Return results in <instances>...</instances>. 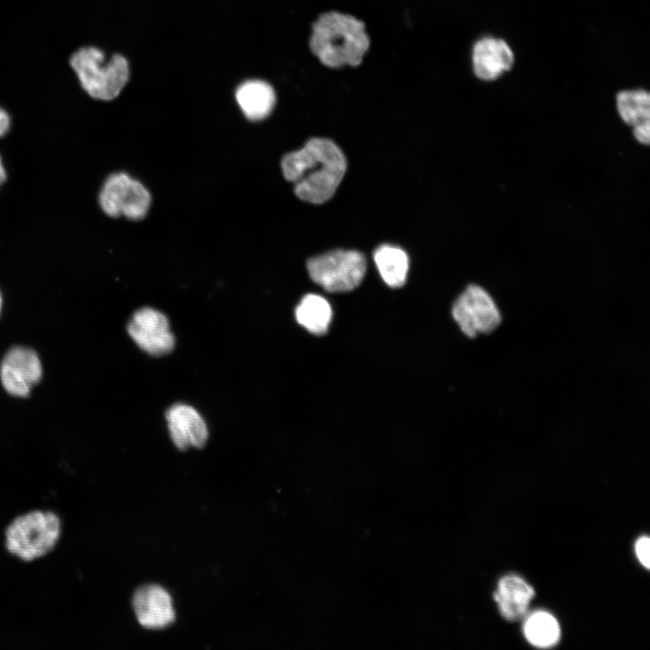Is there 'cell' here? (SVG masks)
<instances>
[{
    "instance_id": "cell-1",
    "label": "cell",
    "mask_w": 650,
    "mask_h": 650,
    "mask_svg": "<svg viewBox=\"0 0 650 650\" xmlns=\"http://www.w3.org/2000/svg\"><path fill=\"white\" fill-rule=\"evenodd\" d=\"M284 178L293 183L302 200L320 204L329 200L339 187L347 169L345 155L327 138H311L302 148L282 159Z\"/></svg>"
},
{
    "instance_id": "cell-2",
    "label": "cell",
    "mask_w": 650,
    "mask_h": 650,
    "mask_svg": "<svg viewBox=\"0 0 650 650\" xmlns=\"http://www.w3.org/2000/svg\"><path fill=\"white\" fill-rule=\"evenodd\" d=\"M310 47L327 67L358 66L369 47V38L361 21L346 14L329 12L313 23Z\"/></svg>"
},
{
    "instance_id": "cell-3",
    "label": "cell",
    "mask_w": 650,
    "mask_h": 650,
    "mask_svg": "<svg viewBox=\"0 0 650 650\" xmlns=\"http://www.w3.org/2000/svg\"><path fill=\"white\" fill-rule=\"evenodd\" d=\"M69 64L81 88L90 98L103 101L115 99L130 76L128 61L123 55L116 53L107 60L104 51L95 46L74 51Z\"/></svg>"
},
{
    "instance_id": "cell-4",
    "label": "cell",
    "mask_w": 650,
    "mask_h": 650,
    "mask_svg": "<svg viewBox=\"0 0 650 650\" xmlns=\"http://www.w3.org/2000/svg\"><path fill=\"white\" fill-rule=\"evenodd\" d=\"M60 534V521L57 515L33 511L17 517L7 527L5 544L10 553L29 562L53 549Z\"/></svg>"
},
{
    "instance_id": "cell-5",
    "label": "cell",
    "mask_w": 650,
    "mask_h": 650,
    "mask_svg": "<svg viewBox=\"0 0 650 650\" xmlns=\"http://www.w3.org/2000/svg\"><path fill=\"white\" fill-rule=\"evenodd\" d=\"M307 270L311 280L326 291L344 292L360 284L367 262L358 251L336 249L310 258Z\"/></svg>"
},
{
    "instance_id": "cell-6",
    "label": "cell",
    "mask_w": 650,
    "mask_h": 650,
    "mask_svg": "<svg viewBox=\"0 0 650 650\" xmlns=\"http://www.w3.org/2000/svg\"><path fill=\"white\" fill-rule=\"evenodd\" d=\"M151 200L149 190L125 172L108 176L98 197L101 209L107 216H124L131 220L143 219L150 209Z\"/></svg>"
},
{
    "instance_id": "cell-7",
    "label": "cell",
    "mask_w": 650,
    "mask_h": 650,
    "mask_svg": "<svg viewBox=\"0 0 650 650\" xmlns=\"http://www.w3.org/2000/svg\"><path fill=\"white\" fill-rule=\"evenodd\" d=\"M451 314L461 331L469 338L489 333L501 322L499 309L487 290L469 284L452 305Z\"/></svg>"
},
{
    "instance_id": "cell-8",
    "label": "cell",
    "mask_w": 650,
    "mask_h": 650,
    "mask_svg": "<svg viewBox=\"0 0 650 650\" xmlns=\"http://www.w3.org/2000/svg\"><path fill=\"white\" fill-rule=\"evenodd\" d=\"M127 332L135 344L151 356L166 355L174 348L175 339L167 317L150 307L141 308L133 314Z\"/></svg>"
},
{
    "instance_id": "cell-9",
    "label": "cell",
    "mask_w": 650,
    "mask_h": 650,
    "mask_svg": "<svg viewBox=\"0 0 650 650\" xmlns=\"http://www.w3.org/2000/svg\"><path fill=\"white\" fill-rule=\"evenodd\" d=\"M42 375L41 360L34 350L26 347L12 348L0 366V379L5 390L17 397H25Z\"/></svg>"
},
{
    "instance_id": "cell-10",
    "label": "cell",
    "mask_w": 650,
    "mask_h": 650,
    "mask_svg": "<svg viewBox=\"0 0 650 650\" xmlns=\"http://www.w3.org/2000/svg\"><path fill=\"white\" fill-rule=\"evenodd\" d=\"M165 417L170 436L179 450L202 448L207 442V424L194 407L175 404L167 410Z\"/></svg>"
},
{
    "instance_id": "cell-11",
    "label": "cell",
    "mask_w": 650,
    "mask_h": 650,
    "mask_svg": "<svg viewBox=\"0 0 650 650\" xmlns=\"http://www.w3.org/2000/svg\"><path fill=\"white\" fill-rule=\"evenodd\" d=\"M133 608L139 624L146 628H163L174 621L172 598L158 585L139 588L133 597Z\"/></svg>"
},
{
    "instance_id": "cell-12",
    "label": "cell",
    "mask_w": 650,
    "mask_h": 650,
    "mask_svg": "<svg viewBox=\"0 0 650 650\" xmlns=\"http://www.w3.org/2000/svg\"><path fill=\"white\" fill-rule=\"evenodd\" d=\"M514 52L503 39L485 36L472 49L474 74L482 80H494L509 70L514 64Z\"/></svg>"
},
{
    "instance_id": "cell-13",
    "label": "cell",
    "mask_w": 650,
    "mask_h": 650,
    "mask_svg": "<svg viewBox=\"0 0 650 650\" xmlns=\"http://www.w3.org/2000/svg\"><path fill=\"white\" fill-rule=\"evenodd\" d=\"M535 592L523 578L508 574L502 577L493 594L501 616L508 621H517L527 613Z\"/></svg>"
},
{
    "instance_id": "cell-14",
    "label": "cell",
    "mask_w": 650,
    "mask_h": 650,
    "mask_svg": "<svg viewBox=\"0 0 650 650\" xmlns=\"http://www.w3.org/2000/svg\"><path fill=\"white\" fill-rule=\"evenodd\" d=\"M236 99L247 119L259 121L271 114L276 97L269 83L260 79H251L238 86Z\"/></svg>"
},
{
    "instance_id": "cell-15",
    "label": "cell",
    "mask_w": 650,
    "mask_h": 650,
    "mask_svg": "<svg viewBox=\"0 0 650 650\" xmlns=\"http://www.w3.org/2000/svg\"><path fill=\"white\" fill-rule=\"evenodd\" d=\"M297 322L309 332L322 335L328 331L332 310L328 301L320 295H304L295 309Z\"/></svg>"
},
{
    "instance_id": "cell-16",
    "label": "cell",
    "mask_w": 650,
    "mask_h": 650,
    "mask_svg": "<svg viewBox=\"0 0 650 650\" xmlns=\"http://www.w3.org/2000/svg\"><path fill=\"white\" fill-rule=\"evenodd\" d=\"M373 257L382 279L388 286L399 288L404 284L409 259L403 249L382 245L375 250Z\"/></svg>"
},
{
    "instance_id": "cell-17",
    "label": "cell",
    "mask_w": 650,
    "mask_h": 650,
    "mask_svg": "<svg viewBox=\"0 0 650 650\" xmlns=\"http://www.w3.org/2000/svg\"><path fill=\"white\" fill-rule=\"evenodd\" d=\"M616 107L621 120L632 128L650 124V95L642 88L617 94Z\"/></svg>"
},
{
    "instance_id": "cell-18",
    "label": "cell",
    "mask_w": 650,
    "mask_h": 650,
    "mask_svg": "<svg viewBox=\"0 0 650 650\" xmlns=\"http://www.w3.org/2000/svg\"><path fill=\"white\" fill-rule=\"evenodd\" d=\"M524 635L526 640L539 648H548L558 643L561 636L560 626L556 618L543 610L530 614L524 623Z\"/></svg>"
},
{
    "instance_id": "cell-19",
    "label": "cell",
    "mask_w": 650,
    "mask_h": 650,
    "mask_svg": "<svg viewBox=\"0 0 650 650\" xmlns=\"http://www.w3.org/2000/svg\"><path fill=\"white\" fill-rule=\"evenodd\" d=\"M636 554L640 562V563L645 566L646 569H649L650 565V559H649V550H650V540L648 536H642L640 537L635 546Z\"/></svg>"
},
{
    "instance_id": "cell-20",
    "label": "cell",
    "mask_w": 650,
    "mask_h": 650,
    "mask_svg": "<svg viewBox=\"0 0 650 650\" xmlns=\"http://www.w3.org/2000/svg\"><path fill=\"white\" fill-rule=\"evenodd\" d=\"M11 118L6 110L0 107V137L4 136L9 130Z\"/></svg>"
},
{
    "instance_id": "cell-21",
    "label": "cell",
    "mask_w": 650,
    "mask_h": 650,
    "mask_svg": "<svg viewBox=\"0 0 650 650\" xmlns=\"http://www.w3.org/2000/svg\"><path fill=\"white\" fill-rule=\"evenodd\" d=\"M6 180V172L0 156V186L5 182Z\"/></svg>"
},
{
    "instance_id": "cell-22",
    "label": "cell",
    "mask_w": 650,
    "mask_h": 650,
    "mask_svg": "<svg viewBox=\"0 0 650 650\" xmlns=\"http://www.w3.org/2000/svg\"><path fill=\"white\" fill-rule=\"evenodd\" d=\"M1 306H2V298H1V294H0V311H1Z\"/></svg>"
}]
</instances>
